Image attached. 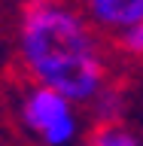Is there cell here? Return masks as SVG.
Instances as JSON below:
<instances>
[{
  "label": "cell",
  "mask_w": 143,
  "mask_h": 146,
  "mask_svg": "<svg viewBox=\"0 0 143 146\" xmlns=\"http://www.w3.org/2000/svg\"><path fill=\"white\" fill-rule=\"evenodd\" d=\"M100 36L119 40L143 21V0H76Z\"/></svg>",
  "instance_id": "obj_3"
},
{
  "label": "cell",
  "mask_w": 143,
  "mask_h": 146,
  "mask_svg": "<svg viewBox=\"0 0 143 146\" xmlns=\"http://www.w3.org/2000/svg\"><path fill=\"white\" fill-rule=\"evenodd\" d=\"M15 58L27 82L88 107L113 82L107 36L76 0H27L15 21Z\"/></svg>",
  "instance_id": "obj_1"
},
{
  "label": "cell",
  "mask_w": 143,
  "mask_h": 146,
  "mask_svg": "<svg viewBox=\"0 0 143 146\" xmlns=\"http://www.w3.org/2000/svg\"><path fill=\"white\" fill-rule=\"evenodd\" d=\"M88 110L94 116V125H116V122L125 119V91L119 88L116 82H110L107 88L88 104Z\"/></svg>",
  "instance_id": "obj_5"
},
{
  "label": "cell",
  "mask_w": 143,
  "mask_h": 146,
  "mask_svg": "<svg viewBox=\"0 0 143 146\" xmlns=\"http://www.w3.org/2000/svg\"><path fill=\"white\" fill-rule=\"evenodd\" d=\"M79 146H143V137L137 131H131L125 122H116V125H91L85 131Z\"/></svg>",
  "instance_id": "obj_4"
},
{
  "label": "cell",
  "mask_w": 143,
  "mask_h": 146,
  "mask_svg": "<svg viewBox=\"0 0 143 146\" xmlns=\"http://www.w3.org/2000/svg\"><path fill=\"white\" fill-rule=\"evenodd\" d=\"M116 49H119V55H125V58L143 61V21L134 27V31H128L125 36H119V40H116Z\"/></svg>",
  "instance_id": "obj_6"
},
{
  "label": "cell",
  "mask_w": 143,
  "mask_h": 146,
  "mask_svg": "<svg viewBox=\"0 0 143 146\" xmlns=\"http://www.w3.org/2000/svg\"><path fill=\"white\" fill-rule=\"evenodd\" d=\"M15 122L37 146H79L88 131L82 125V107L34 82H25L15 94Z\"/></svg>",
  "instance_id": "obj_2"
}]
</instances>
